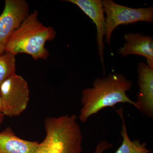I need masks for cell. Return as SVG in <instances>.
<instances>
[{"label":"cell","mask_w":153,"mask_h":153,"mask_svg":"<svg viewBox=\"0 0 153 153\" xmlns=\"http://www.w3.org/2000/svg\"><path fill=\"white\" fill-rule=\"evenodd\" d=\"M16 56L5 52L0 55V85L6 79L16 74Z\"/></svg>","instance_id":"12"},{"label":"cell","mask_w":153,"mask_h":153,"mask_svg":"<svg viewBox=\"0 0 153 153\" xmlns=\"http://www.w3.org/2000/svg\"><path fill=\"white\" fill-rule=\"evenodd\" d=\"M104 13L106 15L105 41L110 44L113 32L121 25L139 22H153V7L132 8L116 4L112 0L102 1Z\"/></svg>","instance_id":"5"},{"label":"cell","mask_w":153,"mask_h":153,"mask_svg":"<svg viewBox=\"0 0 153 153\" xmlns=\"http://www.w3.org/2000/svg\"><path fill=\"white\" fill-rule=\"evenodd\" d=\"M123 111V108L116 110L122 121L120 133L123 140L120 146L115 153H151V151L146 147V143H141L139 140L131 141L130 139L124 118Z\"/></svg>","instance_id":"11"},{"label":"cell","mask_w":153,"mask_h":153,"mask_svg":"<svg viewBox=\"0 0 153 153\" xmlns=\"http://www.w3.org/2000/svg\"><path fill=\"white\" fill-rule=\"evenodd\" d=\"M29 5L25 0H6L0 15V55L5 52L11 35L29 15Z\"/></svg>","instance_id":"6"},{"label":"cell","mask_w":153,"mask_h":153,"mask_svg":"<svg viewBox=\"0 0 153 153\" xmlns=\"http://www.w3.org/2000/svg\"><path fill=\"white\" fill-rule=\"evenodd\" d=\"M0 113H2V102L1 94H0Z\"/></svg>","instance_id":"15"},{"label":"cell","mask_w":153,"mask_h":153,"mask_svg":"<svg viewBox=\"0 0 153 153\" xmlns=\"http://www.w3.org/2000/svg\"><path fill=\"white\" fill-rule=\"evenodd\" d=\"M139 91L135 102L137 109L148 117L153 118V68L143 62L137 66Z\"/></svg>","instance_id":"8"},{"label":"cell","mask_w":153,"mask_h":153,"mask_svg":"<svg viewBox=\"0 0 153 153\" xmlns=\"http://www.w3.org/2000/svg\"><path fill=\"white\" fill-rule=\"evenodd\" d=\"M39 143L19 137L10 127L0 131V153H35Z\"/></svg>","instance_id":"10"},{"label":"cell","mask_w":153,"mask_h":153,"mask_svg":"<svg viewBox=\"0 0 153 153\" xmlns=\"http://www.w3.org/2000/svg\"><path fill=\"white\" fill-rule=\"evenodd\" d=\"M46 136L35 153H82L81 128L64 116L48 117L44 122Z\"/></svg>","instance_id":"3"},{"label":"cell","mask_w":153,"mask_h":153,"mask_svg":"<svg viewBox=\"0 0 153 153\" xmlns=\"http://www.w3.org/2000/svg\"><path fill=\"white\" fill-rule=\"evenodd\" d=\"M2 113L9 117H18L27 109L30 100L27 82L21 75L14 74L0 85Z\"/></svg>","instance_id":"4"},{"label":"cell","mask_w":153,"mask_h":153,"mask_svg":"<svg viewBox=\"0 0 153 153\" xmlns=\"http://www.w3.org/2000/svg\"><path fill=\"white\" fill-rule=\"evenodd\" d=\"M112 146V144L108 143V141H101L98 143L96 147L95 151L93 153H103Z\"/></svg>","instance_id":"13"},{"label":"cell","mask_w":153,"mask_h":153,"mask_svg":"<svg viewBox=\"0 0 153 153\" xmlns=\"http://www.w3.org/2000/svg\"><path fill=\"white\" fill-rule=\"evenodd\" d=\"M132 85L131 80L122 74L112 73L96 78L92 87L82 90V107L79 112V120L84 123L91 116L101 110L113 107L118 103H128L137 108L135 102L131 100L126 94Z\"/></svg>","instance_id":"1"},{"label":"cell","mask_w":153,"mask_h":153,"mask_svg":"<svg viewBox=\"0 0 153 153\" xmlns=\"http://www.w3.org/2000/svg\"><path fill=\"white\" fill-rule=\"evenodd\" d=\"M78 6L88 16L95 24L97 28V49L101 62L103 74L105 75L103 38L106 34V22L104 15L102 1L101 0H67Z\"/></svg>","instance_id":"7"},{"label":"cell","mask_w":153,"mask_h":153,"mask_svg":"<svg viewBox=\"0 0 153 153\" xmlns=\"http://www.w3.org/2000/svg\"><path fill=\"white\" fill-rule=\"evenodd\" d=\"M38 16V11L34 10L24 20L9 38L5 52L15 56L25 53L35 60L48 58L49 52L45 48V44L54 39L56 32L52 27H47L41 23Z\"/></svg>","instance_id":"2"},{"label":"cell","mask_w":153,"mask_h":153,"mask_svg":"<svg viewBox=\"0 0 153 153\" xmlns=\"http://www.w3.org/2000/svg\"><path fill=\"white\" fill-rule=\"evenodd\" d=\"M125 41L123 47L118 52L123 57L131 55L146 57L148 66L153 68V39L151 36L141 33H127L123 36Z\"/></svg>","instance_id":"9"},{"label":"cell","mask_w":153,"mask_h":153,"mask_svg":"<svg viewBox=\"0 0 153 153\" xmlns=\"http://www.w3.org/2000/svg\"><path fill=\"white\" fill-rule=\"evenodd\" d=\"M4 115L1 113H0V128H1V126L4 121Z\"/></svg>","instance_id":"14"}]
</instances>
